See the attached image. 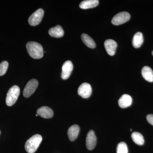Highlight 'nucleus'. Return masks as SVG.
I'll list each match as a JSON object with an SVG mask.
<instances>
[{"mask_svg":"<svg viewBox=\"0 0 153 153\" xmlns=\"http://www.w3.org/2000/svg\"><path fill=\"white\" fill-rule=\"evenodd\" d=\"M8 66L9 63L7 61H4L0 63V76H3L5 74Z\"/></svg>","mask_w":153,"mask_h":153,"instance_id":"obj_21","label":"nucleus"},{"mask_svg":"<svg viewBox=\"0 0 153 153\" xmlns=\"http://www.w3.org/2000/svg\"><path fill=\"white\" fill-rule=\"evenodd\" d=\"M49 34L51 37L60 38L64 35V31L60 25H57L54 27L51 28L49 30Z\"/></svg>","mask_w":153,"mask_h":153,"instance_id":"obj_14","label":"nucleus"},{"mask_svg":"<svg viewBox=\"0 0 153 153\" xmlns=\"http://www.w3.org/2000/svg\"><path fill=\"white\" fill-rule=\"evenodd\" d=\"M104 46L108 55L110 56H113L114 55L117 46L116 41L112 39H107L105 41Z\"/></svg>","mask_w":153,"mask_h":153,"instance_id":"obj_10","label":"nucleus"},{"mask_svg":"<svg viewBox=\"0 0 153 153\" xmlns=\"http://www.w3.org/2000/svg\"><path fill=\"white\" fill-rule=\"evenodd\" d=\"M131 138L133 141L137 145L142 146L144 143L145 140L141 134L137 132H134L131 134Z\"/></svg>","mask_w":153,"mask_h":153,"instance_id":"obj_19","label":"nucleus"},{"mask_svg":"<svg viewBox=\"0 0 153 153\" xmlns=\"http://www.w3.org/2000/svg\"><path fill=\"white\" fill-rule=\"evenodd\" d=\"M79 130L80 128L79 126L77 125H74L68 128L67 134L70 141H73L76 139L79 134Z\"/></svg>","mask_w":153,"mask_h":153,"instance_id":"obj_13","label":"nucleus"},{"mask_svg":"<svg viewBox=\"0 0 153 153\" xmlns=\"http://www.w3.org/2000/svg\"><path fill=\"white\" fill-rule=\"evenodd\" d=\"M146 119L148 122L151 124L153 126V114H150L148 115L147 116Z\"/></svg>","mask_w":153,"mask_h":153,"instance_id":"obj_22","label":"nucleus"},{"mask_svg":"<svg viewBox=\"0 0 153 153\" xmlns=\"http://www.w3.org/2000/svg\"><path fill=\"white\" fill-rule=\"evenodd\" d=\"M141 73L143 77L146 80L149 82H153V71L150 67L148 66L143 67Z\"/></svg>","mask_w":153,"mask_h":153,"instance_id":"obj_15","label":"nucleus"},{"mask_svg":"<svg viewBox=\"0 0 153 153\" xmlns=\"http://www.w3.org/2000/svg\"><path fill=\"white\" fill-rule=\"evenodd\" d=\"M152 55L153 56V51H152Z\"/></svg>","mask_w":153,"mask_h":153,"instance_id":"obj_24","label":"nucleus"},{"mask_svg":"<svg viewBox=\"0 0 153 153\" xmlns=\"http://www.w3.org/2000/svg\"><path fill=\"white\" fill-rule=\"evenodd\" d=\"M37 112L38 115L45 119L51 118L54 115L53 110L47 106L41 107L38 108Z\"/></svg>","mask_w":153,"mask_h":153,"instance_id":"obj_11","label":"nucleus"},{"mask_svg":"<svg viewBox=\"0 0 153 153\" xmlns=\"http://www.w3.org/2000/svg\"><path fill=\"white\" fill-rule=\"evenodd\" d=\"M38 85V80L36 79H32L30 80L25 88L23 91V95L25 97L31 96L36 91Z\"/></svg>","mask_w":153,"mask_h":153,"instance_id":"obj_6","label":"nucleus"},{"mask_svg":"<svg viewBox=\"0 0 153 153\" xmlns=\"http://www.w3.org/2000/svg\"><path fill=\"white\" fill-rule=\"evenodd\" d=\"M99 1L98 0H85L79 4V7L82 9L93 8L98 5Z\"/></svg>","mask_w":153,"mask_h":153,"instance_id":"obj_16","label":"nucleus"},{"mask_svg":"<svg viewBox=\"0 0 153 153\" xmlns=\"http://www.w3.org/2000/svg\"><path fill=\"white\" fill-rule=\"evenodd\" d=\"M143 37L142 33L141 32H137L134 35L132 40V44L135 48H140L143 42Z\"/></svg>","mask_w":153,"mask_h":153,"instance_id":"obj_17","label":"nucleus"},{"mask_svg":"<svg viewBox=\"0 0 153 153\" xmlns=\"http://www.w3.org/2000/svg\"><path fill=\"white\" fill-rule=\"evenodd\" d=\"M42 140L41 135H34L26 142L25 149L28 153H34L38 149Z\"/></svg>","mask_w":153,"mask_h":153,"instance_id":"obj_2","label":"nucleus"},{"mask_svg":"<svg viewBox=\"0 0 153 153\" xmlns=\"http://www.w3.org/2000/svg\"><path fill=\"white\" fill-rule=\"evenodd\" d=\"M130 18V15L128 12H121L114 16L111 20V23L113 25L118 26L128 22Z\"/></svg>","mask_w":153,"mask_h":153,"instance_id":"obj_4","label":"nucleus"},{"mask_svg":"<svg viewBox=\"0 0 153 153\" xmlns=\"http://www.w3.org/2000/svg\"><path fill=\"white\" fill-rule=\"evenodd\" d=\"M27 51L30 57L34 59H41L44 56V50L42 45L36 42L31 41L26 45Z\"/></svg>","mask_w":153,"mask_h":153,"instance_id":"obj_1","label":"nucleus"},{"mask_svg":"<svg viewBox=\"0 0 153 153\" xmlns=\"http://www.w3.org/2000/svg\"><path fill=\"white\" fill-rule=\"evenodd\" d=\"M78 94L83 98L90 97L92 93V88L89 83L84 82L78 88L77 91Z\"/></svg>","mask_w":153,"mask_h":153,"instance_id":"obj_7","label":"nucleus"},{"mask_svg":"<svg viewBox=\"0 0 153 153\" xmlns=\"http://www.w3.org/2000/svg\"><path fill=\"white\" fill-rule=\"evenodd\" d=\"M44 14V12L43 9H38L28 19L29 24L32 26H36L39 25L43 19Z\"/></svg>","mask_w":153,"mask_h":153,"instance_id":"obj_5","label":"nucleus"},{"mask_svg":"<svg viewBox=\"0 0 153 153\" xmlns=\"http://www.w3.org/2000/svg\"><path fill=\"white\" fill-rule=\"evenodd\" d=\"M117 153H128L127 146L125 143L122 142L118 144L117 147Z\"/></svg>","mask_w":153,"mask_h":153,"instance_id":"obj_20","label":"nucleus"},{"mask_svg":"<svg viewBox=\"0 0 153 153\" xmlns=\"http://www.w3.org/2000/svg\"><path fill=\"white\" fill-rule=\"evenodd\" d=\"M20 93V89L19 86L14 85L9 89L6 97V102L7 105L11 106L17 101Z\"/></svg>","mask_w":153,"mask_h":153,"instance_id":"obj_3","label":"nucleus"},{"mask_svg":"<svg viewBox=\"0 0 153 153\" xmlns=\"http://www.w3.org/2000/svg\"><path fill=\"white\" fill-rule=\"evenodd\" d=\"M132 102L131 97L127 94H124L119 100V105L122 108H126L130 106Z\"/></svg>","mask_w":153,"mask_h":153,"instance_id":"obj_12","label":"nucleus"},{"mask_svg":"<svg viewBox=\"0 0 153 153\" xmlns=\"http://www.w3.org/2000/svg\"><path fill=\"white\" fill-rule=\"evenodd\" d=\"M81 39L82 42L87 47L91 49H94L96 47V44L95 42L91 37L87 35V34L83 33L81 36Z\"/></svg>","mask_w":153,"mask_h":153,"instance_id":"obj_18","label":"nucleus"},{"mask_svg":"<svg viewBox=\"0 0 153 153\" xmlns=\"http://www.w3.org/2000/svg\"><path fill=\"white\" fill-rule=\"evenodd\" d=\"M36 116H38V114H36Z\"/></svg>","mask_w":153,"mask_h":153,"instance_id":"obj_23","label":"nucleus"},{"mask_svg":"<svg viewBox=\"0 0 153 153\" xmlns=\"http://www.w3.org/2000/svg\"><path fill=\"white\" fill-rule=\"evenodd\" d=\"M73 69V64L70 60H67L63 63L62 66V71L61 73V78L62 79H68L71 75Z\"/></svg>","mask_w":153,"mask_h":153,"instance_id":"obj_8","label":"nucleus"},{"mask_svg":"<svg viewBox=\"0 0 153 153\" xmlns=\"http://www.w3.org/2000/svg\"><path fill=\"white\" fill-rule=\"evenodd\" d=\"M0 134H1V131H0Z\"/></svg>","mask_w":153,"mask_h":153,"instance_id":"obj_25","label":"nucleus"},{"mask_svg":"<svg viewBox=\"0 0 153 153\" xmlns=\"http://www.w3.org/2000/svg\"><path fill=\"white\" fill-rule=\"evenodd\" d=\"M97 143V137L93 130L88 133L86 138V146L88 149L92 150L95 148Z\"/></svg>","mask_w":153,"mask_h":153,"instance_id":"obj_9","label":"nucleus"}]
</instances>
